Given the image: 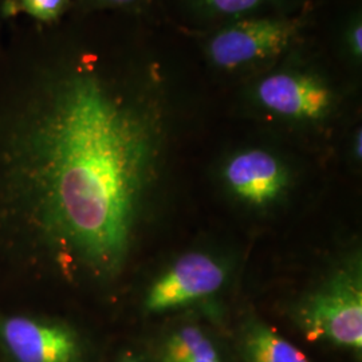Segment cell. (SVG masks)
I'll list each match as a JSON object with an SVG mask.
<instances>
[{"label":"cell","instance_id":"1","mask_svg":"<svg viewBox=\"0 0 362 362\" xmlns=\"http://www.w3.org/2000/svg\"><path fill=\"white\" fill-rule=\"evenodd\" d=\"M127 74L85 49L47 52L0 112V208L33 259L109 278L127 258L158 141Z\"/></svg>","mask_w":362,"mask_h":362},{"label":"cell","instance_id":"12","mask_svg":"<svg viewBox=\"0 0 362 362\" xmlns=\"http://www.w3.org/2000/svg\"><path fill=\"white\" fill-rule=\"evenodd\" d=\"M342 43L345 52L350 61L356 65L362 62V19L361 15L356 13L348 21V25L344 28Z\"/></svg>","mask_w":362,"mask_h":362},{"label":"cell","instance_id":"11","mask_svg":"<svg viewBox=\"0 0 362 362\" xmlns=\"http://www.w3.org/2000/svg\"><path fill=\"white\" fill-rule=\"evenodd\" d=\"M15 11L40 23H52L67 11L70 0H13Z\"/></svg>","mask_w":362,"mask_h":362},{"label":"cell","instance_id":"10","mask_svg":"<svg viewBox=\"0 0 362 362\" xmlns=\"http://www.w3.org/2000/svg\"><path fill=\"white\" fill-rule=\"evenodd\" d=\"M281 0H196L197 7L209 16L242 19L254 16L266 7L275 6Z\"/></svg>","mask_w":362,"mask_h":362},{"label":"cell","instance_id":"2","mask_svg":"<svg viewBox=\"0 0 362 362\" xmlns=\"http://www.w3.org/2000/svg\"><path fill=\"white\" fill-rule=\"evenodd\" d=\"M0 362H93L86 336L62 318L0 311Z\"/></svg>","mask_w":362,"mask_h":362},{"label":"cell","instance_id":"7","mask_svg":"<svg viewBox=\"0 0 362 362\" xmlns=\"http://www.w3.org/2000/svg\"><path fill=\"white\" fill-rule=\"evenodd\" d=\"M224 177L235 194L254 204L272 202L287 184L285 165L263 149L233 156L224 168Z\"/></svg>","mask_w":362,"mask_h":362},{"label":"cell","instance_id":"6","mask_svg":"<svg viewBox=\"0 0 362 362\" xmlns=\"http://www.w3.org/2000/svg\"><path fill=\"white\" fill-rule=\"evenodd\" d=\"M226 282V270L206 254L181 257L149 288L145 309L149 313L177 309L216 293Z\"/></svg>","mask_w":362,"mask_h":362},{"label":"cell","instance_id":"3","mask_svg":"<svg viewBox=\"0 0 362 362\" xmlns=\"http://www.w3.org/2000/svg\"><path fill=\"white\" fill-rule=\"evenodd\" d=\"M300 30V19L266 15L236 19L219 28L206 43L212 66L236 71L267 64L293 46Z\"/></svg>","mask_w":362,"mask_h":362},{"label":"cell","instance_id":"5","mask_svg":"<svg viewBox=\"0 0 362 362\" xmlns=\"http://www.w3.org/2000/svg\"><path fill=\"white\" fill-rule=\"evenodd\" d=\"M254 95L272 115L299 121L324 118L334 103V93L324 78L298 69L278 70L260 78Z\"/></svg>","mask_w":362,"mask_h":362},{"label":"cell","instance_id":"13","mask_svg":"<svg viewBox=\"0 0 362 362\" xmlns=\"http://www.w3.org/2000/svg\"><path fill=\"white\" fill-rule=\"evenodd\" d=\"M88 8L104 10V8H130L143 0H81Z\"/></svg>","mask_w":362,"mask_h":362},{"label":"cell","instance_id":"15","mask_svg":"<svg viewBox=\"0 0 362 362\" xmlns=\"http://www.w3.org/2000/svg\"><path fill=\"white\" fill-rule=\"evenodd\" d=\"M361 130H358L356 133L354 141H353V152H354V156L358 158H361Z\"/></svg>","mask_w":362,"mask_h":362},{"label":"cell","instance_id":"8","mask_svg":"<svg viewBox=\"0 0 362 362\" xmlns=\"http://www.w3.org/2000/svg\"><path fill=\"white\" fill-rule=\"evenodd\" d=\"M152 362H228L219 341L204 327L194 324L181 325L163 337Z\"/></svg>","mask_w":362,"mask_h":362},{"label":"cell","instance_id":"9","mask_svg":"<svg viewBox=\"0 0 362 362\" xmlns=\"http://www.w3.org/2000/svg\"><path fill=\"white\" fill-rule=\"evenodd\" d=\"M235 351L240 362H311L297 345L259 321L248 322L242 329Z\"/></svg>","mask_w":362,"mask_h":362},{"label":"cell","instance_id":"4","mask_svg":"<svg viewBox=\"0 0 362 362\" xmlns=\"http://www.w3.org/2000/svg\"><path fill=\"white\" fill-rule=\"evenodd\" d=\"M298 325L311 342H325L361 358L360 282L346 276L327 286L299 310Z\"/></svg>","mask_w":362,"mask_h":362},{"label":"cell","instance_id":"14","mask_svg":"<svg viewBox=\"0 0 362 362\" xmlns=\"http://www.w3.org/2000/svg\"><path fill=\"white\" fill-rule=\"evenodd\" d=\"M112 362H152L149 357L144 353H140L137 350L122 349L117 353L116 357L112 360Z\"/></svg>","mask_w":362,"mask_h":362}]
</instances>
